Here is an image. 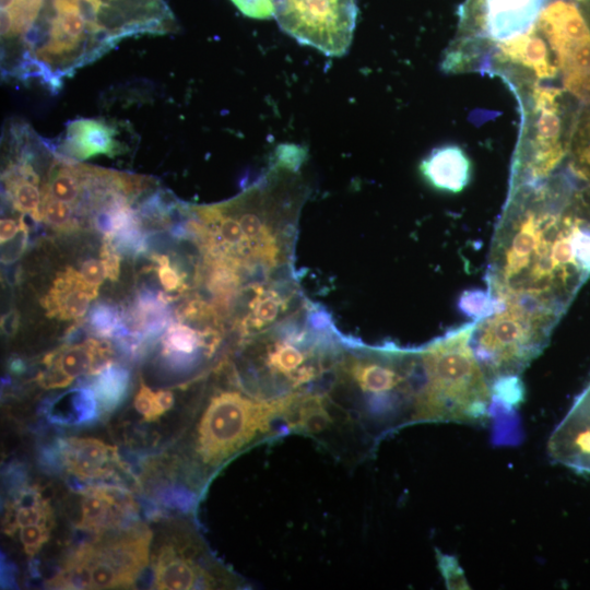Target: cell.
Wrapping results in <instances>:
<instances>
[{
    "mask_svg": "<svg viewBox=\"0 0 590 590\" xmlns=\"http://www.w3.org/2000/svg\"><path fill=\"white\" fill-rule=\"evenodd\" d=\"M424 377L421 347L392 343L365 346L345 341L327 390L378 444L414 424Z\"/></svg>",
    "mask_w": 590,
    "mask_h": 590,
    "instance_id": "4",
    "label": "cell"
},
{
    "mask_svg": "<svg viewBox=\"0 0 590 590\" xmlns=\"http://www.w3.org/2000/svg\"><path fill=\"white\" fill-rule=\"evenodd\" d=\"M249 339L235 379L263 399L327 388L346 341L328 316L309 304Z\"/></svg>",
    "mask_w": 590,
    "mask_h": 590,
    "instance_id": "3",
    "label": "cell"
},
{
    "mask_svg": "<svg viewBox=\"0 0 590 590\" xmlns=\"http://www.w3.org/2000/svg\"><path fill=\"white\" fill-rule=\"evenodd\" d=\"M239 585L240 580L217 564L191 531L165 542L153 555V586L156 589L235 588Z\"/></svg>",
    "mask_w": 590,
    "mask_h": 590,
    "instance_id": "13",
    "label": "cell"
},
{
    "mask_svg": "<svg viewBox=\"0 0 590 590\" xmlns=\"http://www.w3.org/2000/svg\"><path fill=\"white\" fill-rule=\"evenodd\" d=\"M590 278V213L559 174L510 187L488 256L489 293L557 324Z\"/></svg>",
    "mask_w": 590,
    "mask_h": 590,
    "instance_id": "1",
    "label": "cell"
},
{
    "mask_svg": "<svg viewBox=\"0 0 590 590\" xmlns=\"http://www.w3.org/2000/svg\"><path fill=\"white\" fill-rule=\"evenodd\" d=\"M42 221L60 232L73 231L78 226L74 208L42 191Z\"/></svg>",
    "mask_w": 590,
    "mask_h": 590,
    "instance_id": "27",
    "label": "cell"
},
{
    "mask_svg": "<svg viewBox=\"0 0 590 590\" xmlns=\"http://www.w3.org/2000/svg\"><path fill=\"white\" fill-rule=\"evenodd\" d=\"M21 229V220L2 219L0 222V241L7 243L19 234Z\"/></svg>",
    "mask_w": 590,
    "mask_h": 590,
    "instance_id": "35",
    "label": "cell"
},
{
    "mask_svg": "<svg viewBox=\"0 0 590 590\" xmlns=\"http://www.w3.org/2000/svg\"><path fill=\"white\" fill-rule=\"evenodd\" d=\"M459 310L471 319V321L482 320L502 310L500 303L489 293L488 290L471 288L464 291L457 302Z\"/></svg>",
    "mask_w": 590,
    "mask_h": 590,
    "instance_id": "26",
    "label": "cell"
},
{
    "mask_svg": "<svg viewBox=\"0 0 590 590\" xmlns=\"http://www.w3.org/2000/svg\"><path fill=\"white\" fill-rule=\"evenodd\" d=\"M11 368H12L13 371H16V370H17V371H21V370H22V363H21V361H19V359H17V361H14V362L12 363Z\"/></svg>",
    "mask_w": 590,
    "mask_h": 590,
    "instance_id": "39",
    "label": "cell"
},
{
    "mask_svg": "<svg viewBox=\"0 0 590 590\" xmlns=\"http://www.w3.org/2000/svg\"><path fill=\"white\" fill-rule=\"evenodd\" d=\"M88 323L98 337L121 339L129 334L118 308L109 304L94 305L88 315Z\"/></svg>",
    "mask_w": 590,
    "mask_h": 590,
    "instance_id": "25",
    "label": "cell"
},
{
    "mask_svg": "<svg viewBox=\"0 0 590 590\" xmlns=\"http://www.w3.org/2000/svg\"><path fill=\"white\" fill-rule=\"evenodd\" d=\"M285 426L287 434L314 439L338 460L350 465L366 460L378 445L326 388L294 394L285 414Z\"/></svg>",
    "mask_w": 590,
    "mask_h": 590,
    "instance_id": "10",
    "label": "cell"
},
{
    "mask_svg": "<svg viewBox=\"0 0 590 590\" xmlns=\"http://www.w3.org/2000/svg\"><path fill=\"white\" fill-rule=\"evenodd\" d=\"M562 173L590 210V107L576 118Z\"/></svg>",
    "mask_w": 590,
    "mask_h": 590,
    "instance_id": "21",
    "label": "cell"
},
{
    "mask_svg": "<svg viewBox=\"0 0 590 590\" xmlns=\"http://www.w3.org/2000/svg\"><path fill=\"white\" fill-rule=\"evenodd\" d=\"M20 315L16 310H11L1 318V329L7 335H13L19 327Z\"/></svg>",
    "mask_w": 590,
    "mask_h": 590,
    "instance_id": "36",
    "label": "cell"
},
{
    "mask_svg": "<svg viewBox=\"0 0 590 590\" xmlns=\"http://www.w3.org/2000/svg\"><path fill=\"white\" fill-rule=\"evenodd\" d=\"M553 329L517 309L504 308L474 322L471 346L492 385L520 376L547 345Z\"/></svg>",
    "mask_w": 590,
    "mask_h": 590,
    "instance_id": "9",
    "label": "cell"
},
{
    "mask_svg": "<svg viewBox=\"0 0 590 590\" xmlns=\"http://www.w3.org/2000/svg\"><path fill=\"white\" fill-rule=\"evenodd\" d=\"M58 456L66 471L83 481L109 480L122 469L116 447L93 437L60 440Z\"/></svg>",
    "mask_w": 590,
    "mask_h": 590,
    "instance_id": "17",
    "label": "cell"
},
{
    "mask_svg": "<svg viewBox=\"0 0 590 590\" xmlns=\"http://www.w3.org/2000/svg\"><path fill=\"white\" fill-rule=\"evenodd\" d=\"M116 127L99 119L81 118L67 125L61 152L74 160L115 156L123 151Z\"/></svg>",
    "mask_w": 590,
    "mask_h": 590,
    "instance_id": "19",
    "label": "cell"
},
{
    "mask_svg": "<svg viewBox=\"0 0 590 590\" xmlns=\"http://www.w3.org/2000/svg\"><path fill=\"white\" fill-rule=\"evenodd\" d=\"M113 350L106 340L87 339L48 353L37 381L46 389L63 388L83 375H97L113 364Z\"/></svg>",
    "mask_w": 590,
    "mask_h": 590,
    "instance_id": "14",
    "label": "cell"
},
{
    "mask_svg": "<svg viewBox=\"0 0 590 590\" xmlns=\"http://www.w3.org/2000/svg\"><path fill=\"white\" fill-rule=\"evenodd\" d=\"M97 294L98 290L91 286L80 272L67 268L57 273L42 305L51 318L79 320L86 314Z\"/></svg>",
    "mask_w": 590,
    "mask_h": 590,
    "instance_id": "20",
    "label": "cell"
},
{
    "mask_svg": "<svg viewBox=\"0 0 590 590\" xmlns=\"http://www.w3.org/2000/svg\"><path fill=\"white\" fill-rule=\"evenodd\" d=\"M25 34L2 63L51 86L120 40L170 32L165 0H14Z\"/></svg>",
    "mask_w": 590,
    "mask_h": 590,
    "instance_id": "2",
    "label": "cell"
},
{
    "mask_svg": "<svg viewBox=\"0 0 590 590\" xmlns=\"http://www.w3.org/2000/svg\"><path fill=\"white\" fill-rule=\"evenodd\" d=\"M134 408L145 421H155L164 414V411L157 401L156 392L151 390L144 384H141L140 389L135 394Z\"/></svg>",
    "mask_w": 590,
    "mask_h": 590,
    "instance_id": "31",
    "label": "cell"
},
{
    "mask_svg": "<svg viewBox=\"0 0 590 590\" xmlns=\"http://www.w3.org/2000/svg\"><path fill=\"white\" fill-rule=\"evenodd\" d=\"M474 322L451 329L421 346L425 377L414 424L483 425L492 417L491 382L471 346Z\"/></svg>",
    "mask_w": 590,
    "mask_h": 590,
    "instance_id": "6",
    "label": "cell"
},
{
    "mask_svg": "<svg viewBox=\"0 0 590 590\" xmlns=\"http://www.w3.org/2000/svg\"><path fill=\"white\" fill-rule=\"evenodd\" d=\"M438 567L449 589H469L462 568L457 559L437 551Z\"/></svg>",
    "mask_w": 590,
    "mask_h": 590,
    "instance_id": "30",
    "label": "cell"
},
{
    "mask_svg": "<svg viewBox=\"0 0 590 590\" xmlns=\"http://www.w3.org/2000/svg\"><path fill=\"white\" fill-rule=\"evenodd\" d=\"M152 532L129 524L81 544L48 582L62 589H117L135 583L149 565Z\"/></svg>",
    "mask_w": 590,
    "mask_h": 590,
    "instance_id": "8",
    "label": "cell"
},
{
    "mask_svg": "<svg viewBox=\"0 0 590 590\" xmlns=\"http://www.w3.org/2000/svg\"><path fill=\"white\" fill-rule=\"evenodd\" d=\"M293 396L263 399L241 386L214 389L188 437V461L197 483L204 484L245 449L288 435L285 414Z\"/></svg>",
    "mask_w": 590,
    "mask_h": 590,
    "instance_id": "5",
    "label": "cell"
},
{
    "mask_svg": "<svg viewBox=\"0 0 590 590\" xmlns=\"http://www.w3.org/2000/svg\"><path fill=\"white\" fill-rule=\"evenodd\" d=\"M551 459L590 474V400L579 394L547 442Z\"/></svg>",
    "mask_w": 590,
    "mask_h": 590,
    "instance_id": "15",
    "label": "cell"
},
{
    "mask_svg": "<svg viewBox=\"0 0 590 590\" xmlns=\"http://www.w3.org/2000/svg\"><path fill=\"white\" fill-rule=\"evenodd\" d=\"M420 172L432 188L458 193L471 181L472 163L461 146L445 144L433 149L422 160Z\"/></svg>",
    "mask_w": 590,
    "mask_h": 590,
    "instance_id": "18",
    "label": "cell"
},
{
    "mask_svg": "<svg viewBox=\"0 0 590 590\" xmlns=\"http://www.w3.org/2000/svg\"><path fill=\"white\" fill-rule=\"evenodd\" d=\"M590 22V0H575Z\"/></svg>",
    "mask_w": 590,
    "mask_h": 590,
    "instance_id": "38",
    "label": "cell"
},
{
    "mask_svg": "<svg viewBox=\"0 0 590 590\" xmlns=\"http://www.w3.org/2000/svg\"><path fill=\"white\" fill-rule=\"evenodd\" d=\"M51 522H43L23 527L19 530L20 541L25 553L34 556L48 541Z\"/></svg>",
    "mask_w": 590,
    "mask_h": 590,
    "instance_id": "29",
    "label": "cell"
},
{
    "mask_svg": "<svg viewBox=\"0 0 590 590\" xmlns=\"http://www.w3.org/2000/svg\"><path fill=\"white\" fill-rule=\"evenodd\" d=\"M156 398L160 403V406L166 413L174 405V394L169 390H158L156 391Z\"/></svg>",
    "mask_w": 590,
    "mask_h": 590,
    "instance_id": "37",
    "label": "cell"
},
{
    "mask_svg": "<svg viewBox=\"0 0 590 590\" xmlns=\"http://www.w3.org/2000/svg\"><path fill=\"white\" fill-rule=\"evenodd\" d=\"M129 385V373L126 368L110 364L96 375L92 382L99 409L104 412L115 410L125 399Z\"/></svg>",
    "mask_w": 590,
    "mask_h": 590,
    "instance_id": "24",
    "label": "cell"
},
{
    "mask_svg": "<svg viewBox=\"0 0 590 590\" xmlns=\"http://www.w3.org/2000/svg\"><path fill=\"white\" fill-rule=\"evenodd\" d=\"M101 260L105 267L106 275L110 281H116L119 276L120 253L108 237H104L101 248Z\"/></svg>",
    "mask_w": 590,
    "mask_h": 590,
    "instance_id": "33",
    "label": "cell"
},
{
    "mask_svg": "<svg viewBox=\"0 0 590 590\" xmlns=\"http://www.w3.org/2000/svg\"><path fill=\"white\" fill-rule=\"evenodd\" d=\"M246 16L256 20H267L274 16L273 0H231Z\"/></svg>",
    "mask_w": 590,
    "mask_h": 590,
    "instance_id": "32",
    "label": "cell"
},
{
    "mask_svg": "<svg viewBox=\"0 0 590 590\" xmlns=\"http://www.w3.org/2000/svg\"><path fill=\"white\" fill-rule=\"evenodd\" d=\"M523 92V125L510 187L542 181L565 162L575 123L560 88L530 83ZM518 93V92H517Z\"/></svg>",
    "mask_w": 590,
    "mask_h": 590,
    "instance_id": "7",
    "label": "cell"
},
{
    "mask_svg": "<svg viewBox=\"0 0 590 590\" xmlns=\"http://www.w3.org/2000/svg\"><path fill=\"white\" fill-rule=\"evenodd\" d=\"M155 261L158 280L163 288L167 292H182L187 288L185 275L170 264V260L165 255H153Z\"/></svg>",
    "mask_w": 590,
    "mask_h": 590,
    "instance_id": "28",
    "label": "cell"
},
{
    "mask_svg": "<svg viewBox=\"0 0 590 590\" xmlns=\"http://www.w3.org/2000/svg\"><path fill=\"white\" fill-rule=\"evenodd\" d=\"M2 180L12 206L36 222L42 221L39 177L28 157H22L17 164L10 165L2 174Z\"/></svg>",
    "mask_w": 590,
    "mask_h": 590,
    "instance_id": "22",
    "label": "cell"
},
{
    "mask_svg": "<svg viewBox=\"0 0 590 590\" xmlns=\"http://www.w3.org/2000/svg\"><path fill=\"white\" fill-rule=\"evenodd\" d=\"M43 522H51L48 500L36 489H30L9 507L4 530L7 533H15L23 527Z\"/></svg>",
    "mask_w": 590,
    "mask_h": 590,
    "instance_id": "23",
    "label": "cell"
},
{
    "mask_svg": "<svg viewBox=\"0 0 590 590\" xmlns=\"http://www.w3.org/2000/svg\"><path fill=\"white\" fill-rule=\"evenodd\" d=\"M280 28L297 43L328 57L351 46L357 20L356 0H273Z\"/></svg>",
    "mask_w": 590,
    "mask_h": 590,
    "instance_id": "12",
    "label": "cell"
},
{
    "mask_svg": "<svg viewBox=\"0 0 590 590\" xmlns=\"http://www.w3.org/2000/svg\"><path fill=\"white\" fill-rule=\"evenodd\" d=\"M80 273L83 279L96 290H98L101 284L107 278L102 260L96 259H88L84 261L81 266Z\"/></svg>",
    "mask_w": 590,
    "mask_h": 590,
    "instance_id": "34",
    "label": "cell"
},
{
    "mask_svg": "<svg viewBox=\"0 0 590 590\" xmlns=\"http://www.w3.org/2000/svg\"><path fill=\"white\" fill-rule=\"evenodd\" d=\"M135 503L123 488L115 485H92L82 491L78 526L94 534L126 526L135 515Z\"/></svg>",
    "mask_w": 590,
    "mask_h": 590,
    "instance_id": "16",
    "label": "cell"
},
{
    "mask_svg": "<svg viewBox=\"0 0 590 590\" xmlns=\"http://www.w3.org/2000/svg\"><path fill=\"white\" fill-rule=\"evenodd\" d=\"M553 54L564 90L590 104V22L575 0H548L534 23Z\"/></svg>",
    "mask_w": 590,
    "mask_h": 590,
    "instance_id": "11",
    "label": "cell"
}]
</instances>
